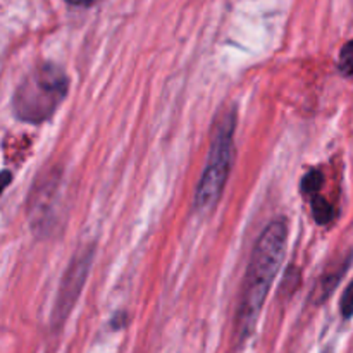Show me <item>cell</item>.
Wrapping results in <instances>:
<instances>
[{
	"mask_svg": "<svg viewBox=\"0 0 353 353\" xmlns=\"http://www.w3.org/2000/svg\"><path fill=\"white\" fill-rule=\"evenodd\" d=\"M286 243H288V223L283 217L271 221L255 241L241 286L240 303L234 321V330L240 341L254 333L262 307L285 259Z\"/></svg>",
	"mask_w": 353,
	"mask_h": 353,
	"instance_id": "1",
	"label": "cell"
},
{
	"mask_svg": "<svg viewBox=\"0 0 353 353\" xmlns=\"http://www.w3.org/2000/svg\"><path fill=\"white\" fill-rule=\"evenodd\" d=\"M69 78L64 69L52 62H41L31 69L12 97V112L23 123H47L64 102Z\"/></svg>",
	"mask_w": 353,
	"mask_h": 353,
	"instance_id": "2",
	"label": "cell"
},
{
	"mask_svg": "<svg viewBox=\"0 0 353 353\" xmlns=\"http://www.w3.org/2000/svg\"><path fill=\"white\" fill-rule=\"evenodd\" d=\"M234 130H236V110L228 109L219 112L212 128L209 157L193 200V205L199 212L212 210L223 196L233 165Z\"/></svg>",
	"mask_w": 353,
	"mask_h": 353,
	"instance_id": "3",
	"label": "cell"
},
{
	"mask_svg": "<svg viewBox=\"0 0 353 353\" xmlns=\"http://www.w3.org/2000/svg\"><path fill=\"white\" fill-rule=\"evenodd\" d=\"M92 261L93 247L79 248L78 254L72 257L71 264H69L68 271H65L64 278L61 281V288H59L57 296H55L54 314H52V321L55 324L62 323L68 317V314L71 312L74 303L78 302L79 293H81L86 278H88Z\"/></svg>",
	"mask_w": 353,
	"mask_h": 353,
	"instance_id": "4",
	"label": "cell"
},
{
	"mask_svg": "<svg viewBox=\"0 0 353 353\" xmlns=\"http://www.w3.org/2000/svg\"><path fill=\"white\" fill-rule=\"evenodd\" d=\"M350 262H352V257L348 255V257L343 259L340 264L333 265V269H331V271L324 272V276L321 278V281L316 285V290H314V295H312L314 303H323L324 300H326L327 296L334 292V288L338 286V283L341 281L343 274L348 271V268H350Z\"/></svg>",
	"mask_w": 353,
	"mask_h": 353,
	"instance_id": "5",
	"label": "cell"
},
{
	"mask_svg": "<svg viewBox=\"0 0 353 353\" xmlns=\"http://www.w3.org/2000/svg\"><path fill=\"white\" fill-rule=\"evenodd\" d=\"M338 71L347 78L353 76V40L347 41L341 47L340 57H338Z\"/></svg>",
	"mask_w": 353,
	"mask_h": 353,
	"instance_id": "6",
	"label": "cell"
},
{
	"mask_svg": "<svg viewBox=\"0 0 353 353\" xmlns=\"http://www.w3.org/2000/svg\"><path fill=\"white\" fill-rule=\"evenodd\" d=\"M340 312L343 319H352L353 317V279L350 281V285L347 286L343 295H341Z\"/></svg>",
	"mask_w": 353,
	"mask_h": 353,
	"instance_id": "7",
	"label": "cell"
},
{
	"mask_svg": "<svg viewBox=\"0 0 353 353\" xmlns=\"http://www.w3.org/2000/svg\"><path fill=\"white\" fill-rule=\"evenodd\" d=\"M65 2H68L69 6H74V7H92V6H97V3H100L102 0H65Z\"/></svg>",
	"mask_w": 353,
	"mask_h": 353,
	"instance_id": "8",
	"label": "cell"
}]
</instances>
